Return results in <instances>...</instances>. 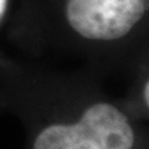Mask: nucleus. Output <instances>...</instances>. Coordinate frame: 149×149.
Wrapping results in <instances>:
<instances>
[{"label": "nucleus", "instance_id": "obj_1", "mask_svg": "<svg viewBox=\"0 0 149 149\" xmlns=\"http://www.w3.org/2000/svg\"><path fill=\"white\" fill-rule=\"evenodd\" d=\"M134 132L127 117L109 103L91 106L74 124L45 128L34 149H132Z\"/></svg>", "mask_w": 149, "mask_h": 149}, {"label": "nucleus", "instance_id": "obj_2", "mask_svg": "<svg viewBox=\"0 0 149 149\" xmlns=\"http://www.w3.org/2000/svg\"><path fill=\"white\" fill-rule=\"evenodd\" d=\"M146 11L144 0H70L67 20L78 34L116 40L132 30Z\"/></svg>", "mask_w": 149, "mask_h": 149}, {"label": "nucleus", "instance_id": "obj_3", "mask_svg": "<svg viewBox=\"0 0 149 149\" xmlns=\"http://www.w3.org/2000/svg\"><path fill=\"white\" fill-rule=\"evenodd\" d=\"M143 97H144V102H146V104L149 106V83L148 82H146V85H144Z\"/></svg>", "mask_w": 149, "mask_h": 149}, {"label": "nucleus", "instance_id": "obj_4", "mask_svg": "<svg viewBox=\"0 0 149 149\" xmlns=\"http://www.w3.org/2000/svg\"><path fill=\"white\" fill-rule=\"evenodd\" d=\"M5 8H6V0H0V17L3 16L4 11H5Z\"/></svg>", "mask_w": 149, "mask_h": 149}]
</instances>
